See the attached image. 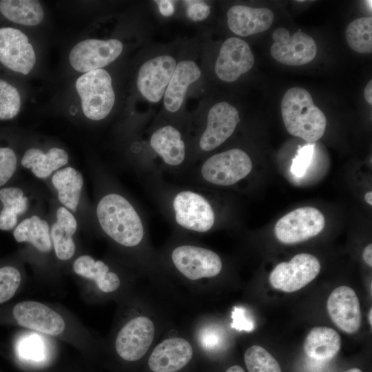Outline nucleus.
Listing matches in <instances>:
<instances>
[{
    "label": "nucleus",
    "mask_w": 372,
    "mask_h": 372,
    "mask_svg": "<svg viewBox=\"0 0 372 372\" xmlns=\"http://www.w3.org/2000/svg\"><path fill=\"white\" fill-rule=\"evenodd\" d=\"M318 259L309 254L294 256L289 262L278 263L270 273L271 286L284 292L296 291L310 283L320 271Z\"/></svg>",
    "instance_id": "nucleus-7"
},
{
    "label": "nucleus",
    "mask_w": 372,
    "mask_h": 372,
    "mask_svg": "<svg viewBox=\"0 0 372 372\" xmlns=\"http://www.w3.org/2000/svg\"><path fill=\"white\" fill-rule=\"evenodd\" d=\"M159 8L161 14L165 17H169L172 15L174 12V7L172 1L168 0H162V1H154Z\"/></svg>",
    "instance_id": "nucleus-39"
},
{
    "label": "nucleus",
    "mask_w": 372,
    "mask_h": 372,
    "mask_svg": "<svg viewBox=\"0 0 372 372\" xmlns=\"http://www.w3.org/2000/svg\"><path fill=\"white\" fill-rule=\"evenodd\" d=\"M17 163V156L12 149L0 147V186L6 184L13 176Z\"/></svg>",
    "instance_id": "nucleus-35"
},
{
    "label": "nucleus",
    "mask_w": 372,
    "mask_h": 372,
    "mask_svg": "<svg viewBox=\"0 0 372 372\" xmlns=\"http://www.w3.org/2000/svg\"><path fill=\"white\" fill-rule=\"evenodd\" d=\"M324 226L325 218L320 210L303 207L280 218L275 225L274 233L280 242L295 244L317 236Z\"/></svg>",
    "instance_id": "nucleus-6"
},
{
    "label": "nucleus",
    "mask_w": 372,
    "mask_h": 372,
    "mask_svg": "<svg viewBox=\"0 0 372 372\" xmlns=\"http://www.w3.org/2000/svg\"><path fill=\"white\" fill-rule=\"evenodd\" d=\"M364 96L365 100L372 104V81H369L364 90Z\"/></svg>",
    "instance_id": "nucleus-41"
},
{
    "label": "nucleus",
    "mask_w": 372,
    "mask_h": 372,
    "mask_svg": "<svg viewBox=\"0 0 372 372\" xmlns=\"http://www.w3.org/2000/svg\"><path fill=\"white\" fill-rule=\"evenodd\" d=\"M36 56L28 37L21 30L0 28V63L14 72L28 74L33 68Z\"/></svg>",
    "instance_id": "nucleus-13"
},
{
    "label": "nucleus",
    "mask_w": 372,
    "mask_h": 372,
    "mask_svg": "<svg viewBox=\"0 0 372 372\" xmlns=\"http://www.w3.org/2000/svg\"><path fill=\"white\" fill-rule=\"evenodd\" d=\"M252 167L249 156L242 149L233 148L207 158L200 166L199 176L208 184L226 187L244 179Z\"/></svg>",
    "instance_id": "nucleus-5"
},
{
    "label": "nucleus",
    "mask_w": 372,
    "mask_h": 372,
    "mask_svg": "<svg viewBox=\"0 0 372 372\" xmlns=\"http://www.w3.org/2000/svg\"><path fill=\"white\" fill-rule=\"evenodd\" d=\"M344 372H362V371L358 368H351Z\"/></svg>",
    "instance_id": "nucleus-45"
},
{
    "label": "nucleus",
    "mask_w": 372,
    "mask_h": 372,
    "mask_svg": "<svg viewBox=\"0 0 372 372\" xmlns=\"http://www.w3.org/2000/svg\"><path fill=\"white\" fill-rule=\"evenodd\" d=\"M153 322L138 316L130 320L118 332L115 347L118 355L127 361H136L144 356L154 337Z\"/></svg>",
    "instance_id": "nucleus-14"
},
{
    "label": "nucleus",
    "mask_w": 372,
    "mask_h": 372,
    "mask_svg": "<svg viewBox=\"0 0 372 372\" xmlns=\"http://www.w3.org/2000/svg\"><path fill=\"white\" fill-rule=\"evenodd\" d=\"M96 216L103 231L117 243L132 247L142 242V218L124 196L116 193L104 196L97 205Z\"/></svg>",
    "instance_id": "nucleus-1"
},
{
    "label": "nucleus",
    "mask_w": 372,
    "mask_h": 372,
    "mask_svg": "<svg viewBox=\"0 0 372 372\" xmlns=\"http://www.w3.org/2000/svg\"><path fill=\"white\" fill-rule=\"evenodd\" d=\"M201 74L200 68L194 61L183 60L176 64L164 94V106L167 111L175 113L180 109L189 86Z\"/></svg>",
    "instance_id": "nucleus-21"
},
{
    "label": "nucleus",
    "mask_w": 372,
    "mask_h": 372,
    "mask_svg": "<svg viewBox=\"0 0 372 372\" xmlns=\"http://www.w3.org/2000/svg\"><path fill=\"white\" fill-rule=\"evenodd\" d=\"M225 372H245V371L241 366L234 365L228 368Z\"/></svg>",
    "instance_id": "nucleus-42"
},
{
    "label": "nucleus",
    "mask_w": 372,
    "mask_h": 372,
    "mask_svg": "<svg viewBox=\"0 0 372 372\" xmlns=\"http://www.w3.org/2000/svg\"><path fill=\"white\" fill-rule=\"evenodd\" d=\"M307 356L318 360L333 358L341 347V337L333 329L316 327L311 329L304 342Z\"/></svg>",
    "instance_id": "nucleus-22"
},
{
    "label": "nucleus",
    "mask_w": 372,
    "mask_h": 372,
    "mask_svg": "<svg viewBox=\"0 0 372 372\" xmlns=\"http://www.w3.org/2000/svg\"><path fill=\"white\" fill-rule=\"evenodd\" d=\"M0 12L9 21L24 25H36L44 17L39 1L35 0L0 1Z\"/></svg>",
    "instance_id": "nucleus-27"
},
{
    "label": "nucleus",
    "mask_w": 372,
    "mask_h": 372,
    "mask_svg": "<svg viewBox=\"0 0 372 372\" xmlns=\"http://www.w3.org/2000/svg\"><path fill=\"white\" fill-rule=\"evenodd\" d=\"M83 114L94 121L105 118L112 111L115 94L110 74L104 69L84 73L76 81Z\"/></svg>",
    "instance_id": "nucleus-4"
},
{
    "label": "nucleus",
    "mask_w": 372,
    "mask_h": 372,
    "mask_svg": "<svg viewBox=\"0 0 372 372\" xmlns=\"http://www.w3.org/2000/svg\"><path fill=\"white\" fill-rule=\"evenodd\" d=\"M123 49V43L118 39H87L73 47L69 60L75 70L86 73L109 65L120 56Z\"/></svg>",
    "instance_id": "nucleus-10"
},
{
    "label": "nucleus",
    "mask_w": 372,
    "mask_h": 372,
    "mask_svg": "<svg viewBox=\"0 0 372 372\" xmlns=\"http://www.w3.org/2000/svg\"><path fill=\"white\" fill-rule=\"evenodd\" d=\"M18 242H28L41 252H49L52 240L47 221L34 215L22 220L14 231Z\"/></svg>",
    "instance_id": "nucleus-26"
},
{
    "label": "nucleus",
    "mask_w": 372,
    "mask_h": 372,
    "mask_svg": "<svg viewBox=\"0 0 372 372\" xmlns=\"http://www.w3.org/2000/svg\"><path fill=\"white\" fill-rule=\"evenodd\" d=\"M192 355V347L187 340L167 338L154 348L148 365L153 372H176L187 365Z\"/></svg>",
    "instance_id": "nucleus-18"
},
{
    "label": "nucleus",
    "mask_w": 372,
    "mask_h": 372,
    "mask_svg": "<svg viewBox=\"0 0 372 372\" xmlns=\"http://www.w3.org/2000/svg\"><path fill=\"white\" fill-rule=\"evenodd\" d=\"M272 38L273 43L270 54L277 61L291 66H298L311 62L316 56L317 45L309 35L298 31L290 35L284 28L276 29Z\"/></svg>",
    "instance_id": "nucleus-9"
},
{
    "label": "nucleus",
    "mask_w": 372,
    "mask_h": 372,
    "mask_svg": "<svg viewBox=\"0 0 372 372\" xmlns=\"http://www.w3.org/2000/svg\"><path fill=\"white\" fill-rule=\"evenodd\" d=\"M281 113L287 132L309 143L318 141L325 132L327 119L314 105L310 93L300 87L289 89L281 101Z\"/></svg>",
    "instance_id": "nucleus-2"
},
{
    "label": "nucleus",
    "mask_w": 372,
    "mask_h": 372,
    "mask_svg": "<svg viewBox=\"0 0 372 372\" xmlns=\"http://www.w3.org/2000/svg\"><path fill=\"white\" fill-rule=\"evenodd\" d=\"M0 200L3 205L0 212V230H11L17 223L18 216L27 210L28 198L20 188L8 187L0 189Z\"/></svg>",
    "instance_id": "nucleus-29"
},
{
    "label": "nucleus",
    "mask_w": 372,
    "mask_h": 372,
    "mask_svg": "<svg viewBox=\"0 0 372 372\" xmlns=\"http://www.w3.org/2000/svg\"><path fill=\"white\" fill-rule=\"evenodd\" d=\"M239 122V113L230 103L222 101L214 105L208 112L206 127L198 141L200 149L207 152L219 147L232 135Z\"/></svg>",
    "instance_id": "nucleus-12"
},
{
    "label": "nucleus",
    "mask_w": 372,
    "mask_h": 372,
    "mask_svg": "<svg viewBox=\"0 0 372 372\" xmlns=\"http://www.w3.org/2000/svg\"><path fill=\"white\" fill-rule=\"evenodd\" d=\"M21 107V97L18 90L7 81L0 79V120L15 117Z\"/></svg>",
    "instance_id": "nucleus-33"
},
{
    "label": "nucleus",
    "mask_w": 372,
    "mask_h": 372,
    "mask_svg": "<svg viewBox=\"0 0 372 372\" xmlns=\"http://www.w3.org/2000/svg\"><path fill=\"white\" fill-rule=\"evenodd\" d=\"M52 183L57 190L59 201L65 208L76 211L83 185L81 173L71 167L59 169L53 174Z\"/></svg>",
    "instance_id": "nucleus-25"
},
{
    "label": "nucleus",
    "mask_w": 372,
    "mask_h": 372,
    "mask_svg": "<svg viewBox=\"0 0 372 372\" xmlns=\"http://www.w3.org/2000/svg\"><path fill=\"white\" fill-rule=\"evenodd\" d=\"M68 162L67 152L61 148H50L43 153L37 148H30L25 151L21 159V165L31 169L35 176L45 178L58 170Z\"/></svg>",
    "instance_id": "nucleus-23"
},
{
    "label": "nucleus",
    "mask_w": 372,
    "mask_h": 372,
    "mask_svg": "<svg viewBox=\"0 0 372 372\" xmlns=\"http://www.w3.org/2000/svg\"><path fill=\"white\" fill-rule=\"evenodd\" d=\"M327 309L331 320L342 331L351 334L360 329V302L351 287L342 285L335 289L328 298Z\"/></svg>",
    "instance_id": "nucleus-16"
},
{
    "label": "nucleus",
    "mask_w": 372,
    "mask_h": 372,
    "mask_svg": "<svg viewBox=\"0 0 372 372\" xmlns=\"http://www.w3.org/2000/svg\"><path fill=\"white\" fill-rule=\"evenodd\" d=\"M227 25L234 34L247 37L264 32L270 28L274 14L269 8L236 5L227 13Z\"/></svg>",
    "instance_id": "nucleus-19"
},
{
    "label": "nucleus",
    "mask_w": 372,
    "mask_h": 372,
    "mask_svg": "<svg viewBox=\"0 0 372 372\" xmlns=\"http://www.w3.org/2000/svg\"><path fill=\"white\" fill-rule=\"evenodd\" d=\"M186 5V12L188 17L199 21L205 19L210 13L209 6L203 1H184Z\"/></svg>",
    "instance_id": "nucleus-37"
},
{
    "label": "nucleus",
    "mask_w": 372,
    "mask_h": 372,
    "mask_svg": "<svg viewBox=\"0 0 372 372\" xmlns=\"http://www.w3.org/2000/svg\"><path fill=\"white\" fill-rule=\"evenodd\" d=\"M171 258L176 269L192 280L214 277L223 267L222 260L216 252L192 245L175 247Z\"/></svg>",
    "instance_id": "nucleus-8"
},
{
    "label": "nucleus",
    "mask_w": 372,
    "mask_h": 372,
    "mask_svg": "<svg viewBox=\"0 0 372 372\" xmlns=\"http://www.w3.org/2000/svg\"><path fill=\"white\" fill-rule=\"evenodd\" d=\"M15 351L19 360L27 364L41 366L50 358V347L45 338L37 333L22 335L17 340Z\"/></svg>",
    "instance_id": "nucleus-28"
},
{
    "label": "nucleus",
    "mask_w": 372,
    "mask_h": 372,
    "mask_svg": "<svg viewBox=\"0 0 372 372\" xmlns=\"http://www.w3.org/2000/svg\"><path fill=\"white\" fill-rule=\"evenodd\" d=\"M364 261L369 266L372 267V245H368L364 249L362 254Z\"/></svg>",
    "instance_id": "nucleus-40"
},
{
    "label": "nucleus",
    "mask_w": 372,
    "mask_h": 372,
    "mask_svg": "<svg viewBox=\"0 0 372 372\" xmlns=\"http://www.w3.org/2000/svg\"><path fill=\"white\" fill-rule=\"evenodd\" d=\"M254 56L248 43L238 37H230L220 47L215 63L216 76L225 82H234L249 71Z\"/></svg>",
    "instance_id": "nucleus-15"
},
{
    "label": "nucleus",
    "mask_w": 372,
    "mask_h": 372,
    "mask_svg": "<svg viewBox=\"0 0 372 372\" xmlns=\"http://www.w3.org/2000/svg\"><path fill=\"white\" fill-rule=\"evenodd\" d=\"M232 318L231 327L238 331H251L254 328L253 322L247 319L241 308L235 307L232 312Z\"/></svg>",
    "instance_id": "nucleus-38"
},
{
    "label": "nucleus",
    "mask_w": 372,
    "mask_h": 372,
    "mask_svg": "<svg viewBox=\"0 0 372 372\" xmlns=\"http://www.w3.org/2000/svg\"><path fill=\"white\" fill-rule=\"evenodd\" d=\"M371 316H372V309L371 308L369 309V313H368V321H369V323L370 324V326L371 327V324H372V319H371Z\"/></svg>",
    "instance_id": "nucleus-44"
},
{
    "label": "nucleus",
    "mask_w": 372,
    "mask_h": 372,
    "mask_svg": "<svg viewBox=\"0 0 372 372\" xmlns=\"http://www.w3.org/2000/svg\"><path fill=\"white\" fill-rule=\"evenodd\" d=\"M346 39L353 50L359 53H371L372 18L366 17L353 21L347 28Z\"/></svg>",
    "instance_id": "nucleus-30"
},
{
    "label": "nucleus",
    "mask_w": 372,
    "mask_h": 372,
    "mask_svg": "<svg viewBox=\"0 0 372 372\" xmlns=\"http://www.w3.org/2000/svg\"><path fill=\"white\" fill-rule=\"evenodd\" d=\"M13 316L20 326L50 335H58L65 329L63 318L46 305L34 301L17 304Z\"/></svg>",
    "instance_id": "nucleus-17"
},
{
    "label": "nucleus",
    "mask_w": 372,
    "mask_h": 372,
    "mask_svg": "<svg viewBox=\"0 0 372 372\" xmlns=\"http://www.w3.org/2000/svg\"><path fill=\"white\" fill-rule=\"evenodd\" d=\"M149 144L169 167H178L185 161V143L181 132L173 125H166L156 129L150 136Z\"/></svg>",
    "instance_id": "nucleus-20"
},
{
    "label": "nucleus",
    "mask_w": 372,
    "mask_h": 372,
    "mask_svg": "<svg viewBox=\"0 0 372 372\" xmlns=\"http://www.w3.org/2000/svg\"><path fill=\"white\" fill-rule=\"evenodd\" d=\"M176 64V59L168 54L159 55L145 61L140 68L136 79L140 94L151 103L159 102Z\"/></svg>",
    "instance_id": "nucleus-11"
},
{
    "label": "nucleus",
    "mask_w": 372,
    "mask_h": 372,
    "mask_svg": "<svg viewBox=\"0 0 372 372\" xmlns=\"http://www.w3.org/2000/svg\"><path fill=\"white\" fill-rule=\"evenodd\" d=\"M21 282L19 271L13 267L0 268V304L14 295Z\"/></svg>",
    "instance_id": "nucleus-34"
},
{
    "label": "nucleus",
    "mask_w": 372,
    "mask_h": 372,
    "mask_svg": "<svg viewBox=\"0 0 372 372\" xmlns=\"http://www.w3.org/2000/svg\"><path fill=\"white\" fill-rule=\"evenodd\" d=\"M169 207L176 225L185 230L205 233L215 225L214 208L200 192L187 189L176 192L170 198Z\"/></svg>",
    "instance_id": "nucleus-3"
},
{
    "label": "nucleus",
    "mask_w": 372,
    "mask_h": 372,
    "mask_svg": "<svg viewBox=\"0 0 372 372\" xmlns=\"http://www.w3.org/2000/svg\"><path fill=\"white\" fill-rule=\"evenodd\" d=\"M364 199L368 204L371 205H372V192H368L367 193H366V194L364 195Z\"/></svg>",
    "instance_id": "nucleus-43"
},
{
    "label": "nucleus",
    "mask_w": 372,
    "mask_h": 372,
    "mask_svg": "<svg viewBox=\"0 0 372 372\" xmlns=\"http://www.w3.org/2000/svg\"><path fill=\"white\" fill-rule=\"evenodd\" d=\"M76 229L61 225L55 222L51 228L50 236L55 254L61 260L71 258L75 252V244L72 235Z\"/></svg>",
    "instance_id": "nucleus-32"
},
{
    "label": "nucleus",
    "mask_w": 372,
    "mask_h": 372,
    "mask_svg": "<svg viewBox=\"0 0 372 372\" xmlns=\"http://www.w3.org/2000/svg\"><path fill=\"white\" fill-rule=\"evenodd\" d=\"M76 273L94 280L103 292H113L120 286V279L116 273L110 271L109 267L101 260L87 255L79 257L73 264Z\"/></svg>",
    "instance_id": "nucleus-24"
},
{
    "label": "nucleus",
    "mask_w": 372,
    "mask_h": 372,
    "mask_svg": "<svg viewBox=\"0 0 372 372\" xmlns=\"http://www.w3.org/2000/svg\"><path fill=\"white\" fill-rule=\"evenodd\" d=\"M314 154V145L308 144L300 147L292 161L291 172L297 177L302 176L310 165Z\"/></svg>",
    "instance_id": "nucleus-36"
},
{
    "label": "nucleus",
    "mask_w": 372,
    "mask_h": 372,
    "mask_svg": "<svg viewBox=\"0 0 372 372\" xmlns=\"http://www.w3.org/2000/svg\"><path fill=\"white\" fill-rule=\"evenodd\" d=\"M244 360L248 372H282L275 358L258 345H253L246 350Z\"/></svg>",
    "instance_id": "nucleus-31"
}]
</instances>
